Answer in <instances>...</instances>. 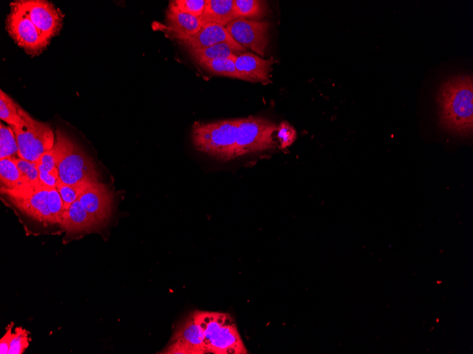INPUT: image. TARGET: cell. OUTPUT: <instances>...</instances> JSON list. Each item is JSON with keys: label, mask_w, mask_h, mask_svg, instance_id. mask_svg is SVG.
<instances>
[{"label": "cell", "mask_w": 473, "mask_h": 354, "mask_svg": "<svg viewBox=\"0 0 473 354\" xmlns=\"http://www.w3.org/2000/svg\"><path fill=\"white\" fill-rule=\"evenodd\" d=\"M440 126L452 134L467 137L473 128V79L469 74L448 78L436 95Z\"/></svg>", "instance_id": "6da1fadb"}, {"label": "cell", "mask_w": 473, "mask_h": 354, "mask_svg": "<svg viewBox=\"0 0 473 354\" xmlns=\"http://www.w3.org/2000/svg\"><path fill=\"white\" fill-rule=\"evenodd\" d=\"M238 119L212 122H195L191 140L195 148L217 160L235 158Z\"/></svg>", "instance_id": "7a4b0ae2"}, {"label": "cell", "mask_w": 473, "mask_h": 354, "mask_svg": "<svg viewBox=\"0 0 473 354\" xmlns=\"http://www.w3.org/2000/svg\"><path fill=\"white\" fill-rule=\"evenodd\" d=\"M193 314L203 330L207 353H247L236 324L229 314L205 311H195Z\"/></svg>", "instance_id": "3957f363"}, {"label": "cell", "mask_w": 473, "mask_h": 354, "mask_svg": "<svg viewBox=\"0 0 473 354\" xmlns=\"http://www.w3.org/2000/svg\"><path fill=\"white\" fill-rule=\"evenodd\" d=\"M21 123L13 126L18 146V156L31 162L40 157L54 145L55 136L50 126L33 119L20 107Z\"/></svg>", "instance_id": "277c9868"}, {"label": "cell", "mask_w": 473, "mask_h": 354, "mask_svg": "<svg viewBox=\"0 0 473 354\" xmlns=\"http://www.w3.org/2000/svg\"><path fill=\"white\" fill-rule=\"evenodd\" d=\"M277 127L274 122L263 117L238 119L235 158L274 148Z\"/></svg>", "instance_id": "5b68a950"}, {"label": "cell", "mask_w": 473, "mask_h": 354, "mask_svg": "<svg viewBox=\"0 0 473 354\" xmlns=\"http://www.w3.org/2000/svg\"><path fill=\"white\" fill-rule=\"evenodd\" d=\"M57 167L59 178L64 184H77L98 182V173L93 160L72 138Z\"/></svg>", "instance_id": "8992f818"}, {"label": "cell", "mask_w": 473, "mask_h": 354, "mask_svg": "<svg viewBox=\"0 0 473 354\" xmlns=\"http://www.w3.org/2000/svg\"><path fill=\"white\" fill-rule=\"evenodd\" d=\"M11 11L6 18V28L15 42L25 52L35 56L48 45L30 18L17 6L11 4Z\"/></svg>", "instance_id": "52a82bcc"}, {"label": "cell", "mask_w": 473, "mask_h": 354, "mask_svg": "<svg viewBox=\"0 0 473 354\" xmlns=\"http://www.w3.org/2000/svg\"><path fill=\"white\" fill-rule=\"evenodd\" d=\"M50 187L40 185L20 189H1L12 203L33 219L44 223H51L52 218L48 205Z\"/></svg>", "instance_id": "ba28073f"}, {"label": "cell", "mask_w": 473, "mask_h": 354, "mask_svg": "<svg viewBox=\"0 0 473 354\" xmlns=\"http://www.w3.org/2000/svg\"><path fill=\"white\" fill-rule=\"evenodd\" d=\"M11 4L24 12L47 42L50 43V40L60 31L62 14L52 2L44 0H21Z\"/></svg>", "instance_id": "9c48e42d"}, {"label": "cell", "mask_w": 473, "mask_h": 354, "mask_svg": "<svg viewBox=\"0 0 473 354\" xmlns=\"http://www.w3.org/2000/svg\"><path fill=\"white\" fill-rule=\"evenodd\" d=\"M270 24L265 20L238 18L227 26L232 37L241 47L264 56L268 44Z\"/></svg>", "instance_id": "30bf717a"}, {"label": "cell", "mask_w": 473, "mask_h": 354, "mask_svg": "<svg viewBox=\"0 0 473 354\" xmlns=\"http://www.w3.org/2000/svg\"><path fill=\"white\" fill-rule=\"evenodd\" d=\"M206 353L203 332L193 312L177 326L169 343L161 353L204 354Z\"/></svg>", "instance_id": "8fae6325"}, {"label": "cell", "mask_w": 473, "mask_h": 354, "mask_svg": "<svg viewBox=\"0 0 473 354\" xmlns=\"http://www.w3.org/2000/svg\"><path fill=\"white\" fill-rule=\"evenodd\" d=\"M71 138L63 131H56L55 141L53 146L45 152L35 162L40 180L42 185L56 188L59 179L58 163L64 155Z\"/></svg>", "instance_id": "7c38bea8"}, {"label": "cell", "mask_w": 473, "mask_h": 354, "mask_svg": "<svg viewBox=\"0 0 473 354\" xmlns=\"http://www.w3.org/2000/svg\"><path fill=\"white\" fill-rule=\"evenodd\" d=\"M79 200L98 224L105 223L110 218L113 194L103 183L98 182L91 185L81 194Z\"/></svg>", "instance_id": "4fadbf2b"}, {"label": "cell", "mask_w": 473, "mask_h": 354, "mask_svg": "<svg viewBox=\"0 0 473 354\" xmlns=\"http://www.w3.org/2000/svg\"><path fill=\"white\" fill-rule=\"evenodd\" d=\"M179 42L188 50L203 49L217 43L227 42L232 46L246 52V49L239 45L230 35L225 26L208 23L203 25L201 28L193 35Z\"/></svg>", "instance_id": "5bb4252c"}, {"label": "cell", "mask_w": 473, "mask_h": 354, "mask_svg": "<svg viewBox=\"0 0 473 354\" xmlns=\"http://www.w3.org/2000/svg\"><path fill=\"white\" fill-rule=\"evenodd\" d=\"M234 63L240 79L253 83H266L270 81L274 60L246 52L237 55Z\"/></svg>", "instance_id": "9a60e30c"}, {"label": "cell", "mask_w": 473, "mask_h": 354, "mask_svg": "<svg viewBox=\"0 0 473 354\" xmlns=\"http://www.w3.org/2000/svg\"><path fill=\"white\" fill-rule=\"evenodd\" d=\"M169 30L176 38L186 39L195 34L203 23L200 17L182 12L176 3L171 1L166 11Z\"/></svg>", "instance_id": "2e32d148"}, {"label": "cell", "mask_w": 473, "mask_h": 354, "mask_svg": "<svg viewBox=\"0 0 473 354\" xmlns=\"http://www.w3.org/2000/svg\"><path fill=\"white\" fill-rule=\"evenodd\" d=\"M68 234L89 231L98 223L81 204L79 199L68 209L64 211L60 224Z\"/></svg>", "instance_id": "e0dca14e"}, {"label": "cell", "mask_w": 473, "mask_h": 354, "mask_svg": "<svg viewBox=\"0 0 473 354\" xmlns=\"http://www.w3.org/2000/svg\"><path fill=\"white\" fill-rule=\"evenodd\" d=\"M200 18L203 24L213 23L227 26L237 18L234 0H206L204 11Z\"/></svg>", "instance_id": "ac0fdd59"}, {"label": "cell", "mask_w": 473, "mask_h": 354, "mask_svg": "<svg viewBox=\"0 0 473 354\" xmlns=\"http://www.w3.org/2000/svg\"><path fill=\"white\" fill-rule=\"evenodd\" d=\"M188 51L192 58L198 63L204 60L226 58L234 60L237 55L246 52L237 49L227 42L217 43L208 47L190 49Z\"/></svg>", "instance_id": "d6986e66"}, {"label": "cell", "mask_w": 473, "mask_h": 354, "mask_svg": "<svg viewBox=\"0 0 473 354\" xmlns=\"http://www.w3.org/2000/svg\"><path fill=\"white\" fill-rule=\"evenodd\" d=\"M1 189H14L28 187L22 181L20 171L12 158L0 159Z\"/></svg>", "instance_id": "ffe728a7"}, {"label": "cell", "mask_w": 473, "mask_h": 354, "mask_svg": "<svg viewBox=\"0 0 473 354\" xmlns=\"http://www.w3.org/2000/svg\"><path fill=\"white\" fill-rule=\"evenodd\" d=\"M234 8L238 18L262 20L267 13L266 2L259 0H234Z\"/></svg>", "instance_id": "44dd1931"}, {"label": "cell", "mask_w": 473, "mask_h": 354, "mask_svg": "<svg viewBox=\"0 0 473 354\" xmlns=\"http://www.w3.org/2000/svg\"><path fill=\"white\" fill-rule=\"evenodd\" d=\"M198 64L212 74L240 79L234 59H215L201 61Z\"/></svg>", "instance_id": "7402d4cb"}, {"label": "cell", "mask_w": 473, "mask_h": 354, "mask_svg": "<svg viewBox=\"0 0 473 354\" xmlns=\"http://www.w3.org/2000/svg\"><path fill=\"white\" fill-rule=\"evenodd\" d=\"M19 108L20 106L2 90H0V118L2 121L10 126L18 125L21 122Z\"/></svg>", "instance_id": "603a6c76"}, {"label": "cell", "mask_w": 473, "mask_h": 354, "mask_svg": "<svg viewBox=\"0 0 473 354\" xmlns=\"http://www.w3.org/2000/svg\"><path fill=\"white\" fill-rule=\"evenodd\" d=\"M0 159L16 157L18 146L15 133L11 126L0 124Z\"/></svg>", "instance_id": "cb8c5ba5"}, {"label": "cell", "mask_w": 473, "mask_h": 354, "mask_svg": "<svg viewBox=\"0 0 473 354\" xmlns=\"http://www.w3.org/2000/svg\"><path fill=\"white\" fill-rule=\"evenodd\" d=\"M93 184L94 183L67 184L59 179L56 189L63 201L64 211L68 209L71 204L77 200L81 194Z\"/></svg>", "instance_id": "d4e9b609"}, {"label": "cell", "mask_w": 473, "mask_h": 354, "mask_svg": "<svg viewBox=\"0 0 473 354\" xmlns=\"http://www.w3.org/2000/svg\"><path fill=\"white\" fill-rule=\"evenodd\" d=\"M21 173V179L26 187L42 185L39 177V171L35 162L21 158L13 157Z\"/></svg>", "instance_id": "484cf974"}, {"label": "cell", "mask_w": 473, "mask_h": 354, "mask_svg": "<svg viewBox=\"0 0 473 354\" xmlns=\"http://www.w3.org/2000/svg\"><path fill=\"white\" fill-rule=\"evenodd\" d=\"M48 205L51 214L52 224H61L64 212L62 198L56 188H50L48 196Z\"/></svg>", "instance_id": "4316f807"}, {"label": "cell", "mask_w": 473, "mask_h": 354, "mask_svg": "<svg viewBox=\"0 0 473 354\" xmlns=\"http://www.w3.org/2000/svg\"><path fill=\"white\" fill-rule=\"evenodd\" d=\"M29 336L27 330L21 326L15 329L10 343L8 354H21L29 345Z\"/></svg>", "instance_id": "83f0119b"}, {"label": "cell", "mask_w": 473, "mask_h": 354, "mask_svg": "<svg viewBox=\"0 0 473 354\" xmlns=\"http://www.w3.org/2000/svg\"><path fill=\"white\" fill-rule=\"evenodd\" d=\"M276 131V136L280 142V148L283 149L291 146L297 138L295 128L285 121L280 123Z\"/></svg>", "instance_id": "f1b7e54d"}, {"label": "cell", "mask_w": 473, "mask_h": 354, "mask_svg": "<svg viewBox=\"0 0 473 354\" xmlns=\"http://www.w3.org/2000/svg\"><path fill=\"white\" fill-rule=\"evenodd\" d=\"M174 2L182 12L200 17L204 11L206 0H175Z\"/></svg>", "instance_id": "f546056e"}, {"label": "cell", "mask_w": 473, "mask_h": 354, "mask_svg": "<svg viewBox=\"0 0 473 354\" xmlns=\"http://www.w3.org/2000/svg\"><path fill=\"white\" fill-rule=\"evenodd\" d=\"M13 323L10 324L6 328V331L0 340V353L1 354H7L8 353L11 341L13 336L12 327Z\"/></svg>", "instance_id": "4dcf8cb0"}]
</instances>
